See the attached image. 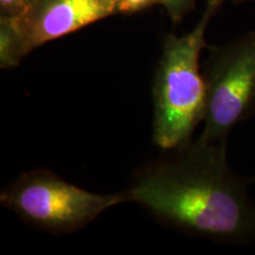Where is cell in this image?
Masks as SVG:
<instances>
[{
	"instance_id": "cell-1",
	"label": "cell",
	"mask_w": 255,
	"mask_h": 255,
	"mask_svg": "<svg viewBox=\"0 0 255 255\" xmlns=\"http://www.w3.org/2000/svg\"><path fill=\"white\" fill-rule=\"evenodd\" d=\"M124 194L187 234L228 244L255 239V203L229 167L227 141L190 139L139 169Z\"/></svg>"
},
{
	"instance_id": "cell-2",
	"label": "cell",
	"mask_w": 255,
	"mask_h": 255,
	"mask_svg": "<svg viewBox=\"0 0 255 255\" xmlns=\"http://www.w3.org/2000/svg\"><path fill=\"white\" fill-rule=\"evenodd\" d=\"M219 0H208L200 21L184 36H169L155 70L154 142L163 150H174L191 139L205 116L206 88L200 56L206 31L218 11Z\"/></svg>"
},
{
	"instance_id": "cell-3",
	"label": "cell",
	"mask_w": 255,
	"mask_h": 255,
	"mask_svg": "<svg viewBox=\"0 0 255 255\" xmlns=\"http://www.w3.org/2000/svg\"><path fill=\"white\" fill-rule=\"evenodd\" d=\"M126 202L124 191L107 195L91 193L46 169L20 175L0 193V203L5 208L55 234L79 231L107 209Z\"/></svg>"
},
{
	"instance_id": "cell-4",
	"label": "cell",
	"mask_w": 255,
	"mask_h": 255,
	"mask_svg": "<svg viewBox=\"0 0 255 255\" xmlns=\"http://www.w3.org/2000/svg\"><path fill=\"white\" fill-rule=\"evenodd\" d=\"M206 105L201 137L227 141L239 123L255 113V33L209 49L202 69Z\"/></svg>"
},
{
	"instance_id": "cell-5",
	"label": "cell",
	"mask_w": 255,
	"mask_h": 255,
	"mask_svg": "<svg viewBox=\"0 0 255 255\" xmlns=\"http://www.w3.org/2000/svg\"><path fill=\"white\" fill-rule=\"evenodd\" d=\"M116 7L117 4L104 0H34L14 18L30 52L113 14Z\"/></svg>"
},
{
	"instance_id": "cell-6",
	"label": "cell",
	"mask_w": 255,
	"mask_h": 255,
	"mask_svg": "<svg viewBox=\"0 0 255 255\" xmlns=\"http://www.w3.org/2000/svg\"><path fill=\"white\" fill-rule=\"evenodd\" d=\"M28 51L14 17L1 15L0 25V68L11 69L17 66Z\"/></svg>"
},
{
	"instance_id": "cell-7",
	"label": "cell",
	"mask_w": 255,
	"mask_h": 255,
	"mask_svg": "<svg viewBox=\"0 0 255 255\" xmlns=\"http://www.w3.org/2000/svg\"><path fill=\"white\" fill-rule=\"evenodd\" d=\"M156 1L164 6L174 21H180L181 18L195 4V0H156Z\"/></svg>"
},
{
	"instance_id": "cell-8",
	"label": "cell",
	"mask_w": 255,
	"mask_h": 255,
	"mask_svg": "<svg viewBox=\"0 0 255 255\" xmlns=\"http://www.w3.org/2000/svg\"><path fill=\"white\" fill-rule=\"evenodd\" d=\"M34 0H0L2 15L18 17L30 7Z\"/></svg>"
},
{
	"instance_id": "cell-9",
	"label": "cell",
	"mask_w": 255,
	"mask_h": 255,
	"mask_svg": "<svg viewBox=\"0 0 255 255\" xmlns=\"http://www.w3.org/2000/svg\"><path fill=\"white\" fill-rule=\"evenodd\" d=\"M152 0H119L117 8L122 12H135L145 7Z\"/></svg>"
},
{
	"instance_id": "cell-10",
	"label": "cell",
	"mask_w": 255,
	"mask_h": 255,
	"mask_svg": "<svg viewBox=\"0 0 255 255\" xmlns=\"http://www.w3.org/2000/svg\"><path fill=\"white\" fill-rule=\"evenodd\" d=\"M219 1L221 2V4H223V2L228 1V0H219ZM232 1H234V2H244V1H251V0H232Z\"/></svg>"
},
{
	"instance_id": "cell-11",
	"label": "cell",
	"mask_w": 255,
	"mask_h": 255,
	"mask_svg": "<svg viewBox=\"0 0 255 255\" xmlns=\"http://www.w3.org/2000/svg\"><path fill=\"white\" fill-rule=\"evenodd\" d=\"M104 1H109V2H115V4H117V2H119V0H104Z\"/></svg>"
}]
</instances>
